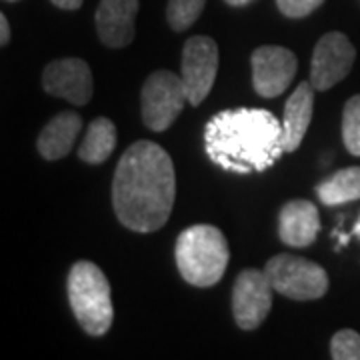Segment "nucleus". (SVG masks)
<instances>
[{
	"label": "nucleus",
	"instance_id": "obj_1",
	"mask_svg": "<svg viewBox=\"0 0 360 360\" xmlns=\"http://www.w3.org/2000/svg\"><path fill=\"white\" fill-rule=\"evenodd\" d=\"M176 174L168 153L150 141L130 144L120 156L112 180L116 219L129 231L155 232L170 219Z\"/></svg>",
	"mask_w": 360,
	"mask_h": 360
},
{
	"label": "nucleus",
	"instance_id": "obj_2",
	"mask_svg": "<svg viewBox=\"0 0 360 360\" xmlns=\"http://www.w3.org/2000/svg\"><path fill=\"white\" fill-rule=\"evenodd\" d=\"M208 158L226 172H264L284 153L283 124L264 108H234L214 115L205 129Z\"/></svg>",
	"mask_w": 360,
	"mask_h": 360
},
{
	"label": "nucleus",
	"instance_id": "obj_3",
	"mask_svg": "<svg viewBox=\"0 0 360 360\" xmlns=\"http://www.w3.org/2000/svg\"><path fill=\"white\" fill-rule=\"evenodd\" d=\"M174 258L180 276L186 283L208 288L224 276L231 250L224 234L217 226L194 224L179 234Z\"/></svg>",
	"mask_w": 360,
	"mask_h": 360
},
{
	"label": "nucleus",
	"instance_id": "obj_4",
	"mask_svg": "<svg viewBox=\"0 0 360 360\" xmlns=\"http://www.w3.org/2000/svg\"><path fill=\"white\" fill-rule=\"evenodd\" d=\"M68 300L84 333L90 336H104L110 330L115 321L110 284L96 264L80 260L70 269Z\"/></svg>",
	"mask_w": 360,
	"mask_h": 360
},
{
	"label": "nucleus",
	"instance_id": "obj_5",
	"mask_svg": "<svg viewBox=\"0 0 360 360\" xmlns=\"http://www.w3.org/2000/svg\"><path fill=\"white\" fill-rule=\"evenodd\" d=\"M264 272L272 288L292 300H316L328 290L326 270L307 258L276 255L266 262Z\"/></svg>",
	"mask_w": 360,
	"mask_h": 360
},
{
	"label": "nucleus",
	"instance_id": "obj_6",
	"mask_svg": "<svg viewBox=\"0 0 360 360\" xmlns=\"http://www.w3.org/2000/svg\"><path fill=\"white\" fill-rule=\"evenodd\" d=\"M188 101L182 77L170 70H156L146 78L141 94L142 122L153 132H162L172 127Z\"/></svg>",
	"mask_w": 360,
	"mask_h": 360
},
{
	"label": "nucleus",
	"instance_id": "obj_7",
	"mask_svg": "<svg viewBox=\"0 0 360 360\" xmlns=\"http://www.w3.org/2000/svg\"><path fill=\"white\" fill-rule=\"evenodd\" d=\"M182 82L188 103L198 106L210 94L219 72V46L210 37H193L182 49Z\"/></svg>",
	"mask_w": 360,
	"mask_h": 360
},
{
	"label": "nucleus",
	"instance_id": "obj_8",
	"mask_svg": "<svg viewBox=\"0 0 360 360\" xmlns=\"http://www.w3.org/2000/svg\"><path fill=\"white\" fill-rule=\"evenodd\" d=\"M272 284L264 270H243L232 288V314L243 330H255L272 309Z\"/></svg>",
	"mask_w": 360,
	"mask_h": 360
},
{
	"label": "nucleus",
	"instance_id": "obj_9",
	"mask_svg": "<svg viewBox=\"0 0 360 360\" xmlns=\"http://www.w3.org/2000/svg\"><path fill=\"white\" fill-rule=\"evenodd\" d=\"M356 58V49L342 32L324 34L310 60V82L314 90H328L348 77Z\"/></svg>",
	"mask_w": 360,
	"mask_h": 360
},
{
	"label": "nucleus",
	"instance_id": "obj_10",
	"mask_svg": "<svg viewBox=\"0 0 360 360\" xmlns=\"http://www.w3.org/2000/svg\"><path fill=\"white\" fill-rule=\"evenodd\" d=\"M252 86L262 98L281 96L290 86L298 70V60L284 46H260L252 52Z\"/></svg>",
	"mask_w": 360,
	"mask_h": 360
},
{
	"label": "nucleus",
	"instance_id": "obj_11",
	"mask_svg": "<svg viewBox=\"0 0 360 360\" xmlns=\"http://www.w3.org/2000/svg\"><path fill=\"white\" fill-rule=\"evenodd\" d=\"M44 90L65 98L75 106H84L92 98V72L82 58H60L52 60L42 72Z\"/></svg>",
	"mask_w": 360,
	"mask_h": 360
},
{
	"label": "nucleus",
	"instance_id": "obj_12",
	"mask_svg": "<svg viewBox=\"0 0 360 360\" xmlns=\"http://www.w3.org/2000/svg\"><path fill=\"white\" fill-rule=\"evenodd\" d=\"M139 0H101L96 11V32L108 49H124L134 40V18Z\"/></svg>",
	"mask_w": 360,
	"mask_h": 360
},
{
	"label": "nucleus",
	"instance_id": "obj_13",
	"mask_svg": "<svg viewBox=\"0 0 360 360\" xmlns=\"http://www.w3.org/2000/svg\"><path fill=\"white\" fill-rule=\"evenodd\" d=\"M321 231V217L316 206L309 200H290L278 214V236L284 245L295 248L310 246Z\"/></svg>",
	"mask_w": 360,
	"mask_h": 360
},
{
	"label": "nucleus",
	"instance_id": "obj_14",
	"mask_svg": "<svg viewBox=\"0 0 360 360\" xmlns=\"http://www.w3.org/2000/svg\"><path fill=\"white\" fill-rule=\"evenodd\" d=\"M312 82H300L290 98L284 104L283 116V146L284 153H295L302 144V139L309 130L314 110V92Z\"/></svg>",
	"mask_w": 360,
	"mask_h": 360
},
{
	"label": "nucleus",
	"instance_id": "obj_15",
	"mask_svg": "<svg viewBox=\"0 0 360 360\" xmlns=\"http://www.w3.org/2000/svg\"><path fill=\"white\" fill-rule=\"evenodd\" d=\"M80 130H82V118L77 112L56 115L40 132L39 144H37L40 156L46 160L65 158L70 153Z\"/></svg>",
	"mask_w": 360,
	"mask_h": 360
},
{
	"label": "nucleus",
	"instance_id": "obj_16",
	"mask_svg": "<svg viewBox=\"0 0 360 360\" xmlns=\"http://www.w3.org/2000/svg\"><path fill=\"white\" fill-rule=\"evenodd\" d=\"M116 148V127L108 118H94L86 129V134L78 146L80 160L89 165H103Z\"/></svg>",
	"mask_w": 360,
	"mask_h": 360
},
{
	"label": "nucleus",
	"instance_id": "obj_17",
	"mask_svg": "<svg viewBox=\"0 0 360 360\" xmlns=\"http://www.w3.org/2000/svg\"><path fill=\"white\" fill-rule=\"evenodd\" d=\"M322 205L340 206L360 198V167H348L324 179L316 186Z\"/></svg>",
	"mask_w": 360,
	"mask_h": 360
},
{
	"label": "nucleus",
	"instance_id": "obj_18",
	"mask_svg": "<svg viewBox=\"0 0 360 360\" xmlns=\"http://www.w3.org/2000/svg\"><path fill=\"white\" fill-rule=\"evenodd\" d=\"M206 0H168L167 18L172 30L182 32L198 20L205 11Z\"/></svg>",
	"mask_w": 360,
	"mask_h": 360
},
{
	"label": "nucleus",
	"instance_id": "obj_19",
	"mask_svg": "<svg viewBox=\"0 0 360 360\" xmlns=\"http://www.w3.org/2000/svg\"><path fill=\"white\" fill-rule=\"evenodd\" d=\"M342 141L350 155L360 156V94L352 96L342 110Z\"/></svg>",
	"mask_w": 360,
	"mask_h": 360
},
{
	"label": "nucleus",
	"instance_id": "obj_20",
	"mask_svg": "<svg viewBox=\"0 0 360 360\" xmlns=\"http://www.w3.org/2000/svg\"><path fill=\"white\" fill-rule=\"evenodd\" d=\"M330 356L335 360H360V335L356 330H338L330 340Z\"/></svg>",
	"mask_w": 360,
	"mask_h": 360
},
{
	"label": "nucleus",
	"instance_id": "obj_21",
	"mask_svg": "<svg viewBox=\"0 0 360 360\" xmlns=\"http://www.w3.org/2000/svg\"><path fill=\"white\" fill-rule=\"evenodd\" d=\"M324 0H276L278 8L288 18H304L312 14Z\"/></svg>",
	"mask_w": 360,
	"mask_h": 360
},
{
	"label": "nucleus",
	"instance_id": "obj_22",
	"mask_svg": "<svg viewBox=\"0 0 360 360\" xmlns=\"http://www.w3.org/2000/svg\"><path fill=\"white\" fill-rule=\"evenodd\" d=\"M11 40V25H8V18L4 14H0V44H8Z\"/></svg>",
	"mask_w": 360,
	"mask_h": 360
},
{
	"label": "nucleus",
	"instance_id": "obj_23",
	"mask_svg": "<svg viewBox=\"0 0 360 360\" xmlns=\"http://www.w3.org/2000/svg\"><path fill=\"white\" fill-rule=\"evenodd\" d=\"M51 2L63 11H78L82 6V0H51Z\"/></svg>",
	"mask_w": 360,
	"mask_h": 360
},
{
	"label": "nucleus",
	"instance_id": "obj_24",
	"mask_svg": "<svg viewBox=\"0 0 360 360\" xmlns=\"http://www.w3.org/2000/svg\"><path fill=\"white\" fill-rule=\"evenodd\" d=\"M226 4H231V6H246V4H250L252 0H224Z\"/></svg>",
	"mask_w": 360,
	"mask_h": 360
},
{
	"label": "nucleus",
	"instance_id": "obj_25",
	"mask_svg": "<svg viewBox=\"0 0 360 360\" xmlns=\"http://www.w3.org/2000/svg\"><path fill=\"white\" fill-rule=\"evenodd\" d=\"M354 232H356V234H360V220H359V224H356V229H354Z\"/></svg>",
	"mask_w": 360,
	"mask_h": 360
},
{
	"label": "nucleus",
	"instance_id": "obj_26",
	"mask_svg": "<svg viewBox=\"0 0 360 360\" xmlns=\"http://www.w3.org/2000/svg\"><path fill=\"white\" fill-rule=\"evenodd\" d=\"M6 2H16V0H6Z\"/></svg>",
	"mask_w": 360,
	"mask_h": 360
}]
</instances>
